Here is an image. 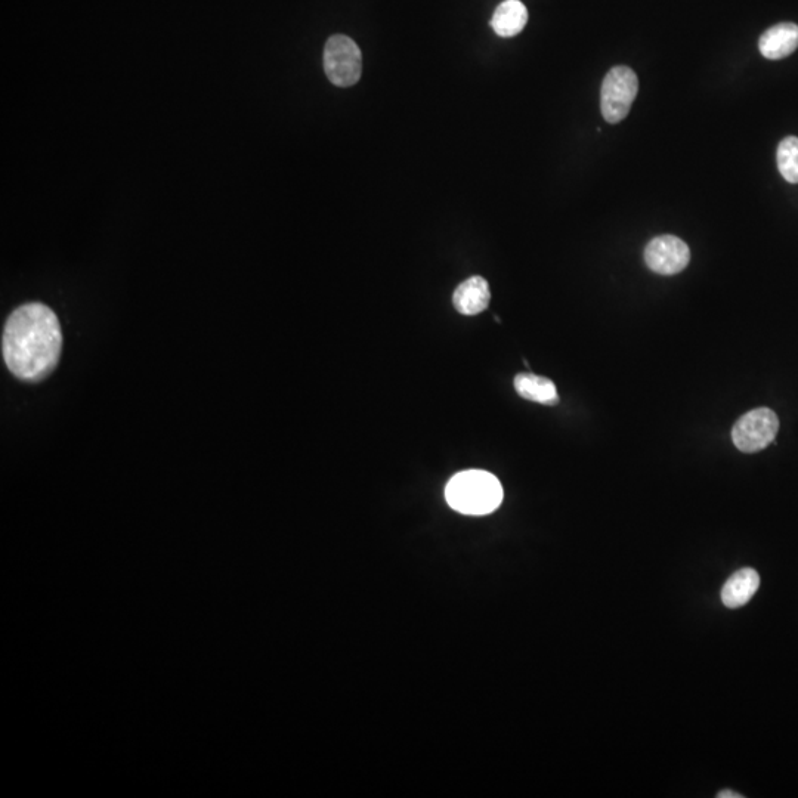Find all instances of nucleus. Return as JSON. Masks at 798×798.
<instances>
[{"instance_id":"7ed1b4c3","label":"nucleus","mask_w":798,"mask_h":798,"mask_svg":"<svg viewBox=\"0 0 798 798\" xmlns=\"http://www.w3.org/2000/svg\"><path fill=\"white\" fill-rule=\"evenodd\" d=\"M639 92V80L632 68L618 66L606 74L600 89V110L606 122L620 123L629 116Z\"/></svg>"},{"instance_id":"f03ea898","label":"nucleus","mask_w":798,"mask_h":798,"mask_svg":"<svg viewBox=\"0 0 798 798\" xmlns=\"http://www.w3.org/2000/svg\"><path fill=\"white\" fill-rule=\"evenodd\" d=\"M445 499L463 515H488L499 509L503 488L493 473L465 470L450 479L445 488Z\"/></svg>"},{"instance_id":"9b49d317","label":"nucleus","mask_w":798,"mask_h":798,"mask_svg":"<svg viewBox=\"0 0 798 798\" xmlns=\"http://www.w3.org/2000/svg\"><path fill=\"white\" fill-rule=\"evenodd\" d=\"M515 389L522 398L544 405H556L559 402L555 383L547 377L532 373H522L515 377Z\"/></svg>"},{"instance_id":"ddd939ff","label":"nucleus","mask_w":798,"mask_h":798,"mask_svg":"<svg viewBox=\"0 0 798 798\" xmlns=\"http://www.w3.org/2000/svg\"><path fill=\"white\" fill-rule=\"evenodd\" d=\"M717 797H719V798H742L744 796H742V794H736L735 791L725 790V791H720V793L717 794Z\"/></svg>"},{"instance_id":"423d86ee","label":"nucleus","mask_w":798,"mask_h":798,"mask_svg":"<svg viewBox=\"0 0 798 798\" xmlns=\"http://www.w3.org/2000/svg\"><path fill=\"white\" fill-rule=\"evenodd\" d=\"M691 261L688 244L674 235H661L649 241L645 249V262L651 271L661 275L682 272Z\"/></svg>"},{"instance_id":"1a4fd4ad","label":"nucleus","mask_w":798,"mask_h":798,"mask_svg":"<svg viewBox=\"0 0 798 798\" xmlns=\"http://www.w3.org/2000/svg\"><path fill=\"white\" fill-rule=\"evenodd\" d=\"M760 587V575L756 569L742 568L732 575L722 590V600L726 608L736 609L747 605Z\"/></svg>"},{"instance_id":"20e7f679","label":"nucleus","mask_w":798,"mask_h":798,"mask_svg":"<svg viewBox=\"0 0 798 798\" xmlns=\"http://www.w3.org/2000/svg\"><path fill=\"white\" fill-rule=\"evenodd\" d=\"M324 71L333 85L349 88L360 80L363 73V55L351 37L336 34L327 40L324 48Z\"/></svg>"},{"instance_id":"f8f14e48","label":"nucleus","mask_w":798,"mask_h":798,"mask_svg":"<svg viewBox=\"0 0 798 798\" xmlns=\"http://www.w3.org/2000/svg\"><path fill=\"white\" fill-rule=\"evenodd\" d=\"M776 162L781 175L790 184H798V138L787 136L779 144Z\"/></svg>"},{"instance_id":"0eeeda50","label":"nucleus","mask_w":798,"mask_h":798,"mask_svg":"<svg viewBox=\"0 0 798 798\" xmlns=\"http://www.w3.org/2000/svg\"><path fill=\"white\" fill-rule=\"evenodd\" d=\"M798 48V26L781 23L770 27L759 40V49L767 60H782L790 57Z\"/></svg>"},{"instance_id":"f257e3e1","label":"nucleus","mask_w":798,"mask_h":798,"mask_svg":"<svg viewBox=\"0 0 798 798\" xmlns=\"http://www.w3.org/2000/svg\"><path fill=\"white\" fill-rule=\"evenodd\" d=\"M63 349L60 321L43 303H27L9 315L2 337L3 360L24 382H39L57 367Z\"/></svg>"},{"instance_id":"9d476101","label":"nucleus","mask_w":798,"mask_h":798,"mask_svg":"<svg viewBox=\"0 0 798 798\" xmlns=\"http://www.w3.org/2000/svg\"><path fill=\"white\" fill-rule=\"evenodd\" d=\"M528 23V9L521 0H504L497 6L491 27L501 37H513L522 32Z\"/></svg>"},{"instance_id":"39448f33","label":"nucleus","mask_w":798,"mask_h":798,"mask_svg":"<svg viewBox=\"0 0 798 798\" xmlns=\"http://www.w3.org/2000/svg\"><path fill=\"white\" fill-rule=\"evenodd\" d=\"M779 431V419L770 408L748 411L735 423L732 439L742 453H759L772 444Z\"/></svg>"},{"instance_id":"6e6552de","label":"nucleus","mask_w":798,"mask_h":798,"mask_svg":"<svg viewBox=\"0 0 798 798\" xmlns=\"http://www.w3.org/2000/svg\"><path fill=\"white\" fill-rule=\"evenodd\" d=\"M491 300L490 286L482 277H470L463 281L453 296V305L460 314L476 315L488 308Z\"/></svg>"}]
</instances>
